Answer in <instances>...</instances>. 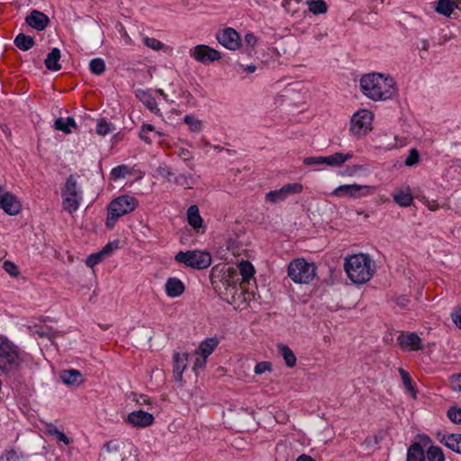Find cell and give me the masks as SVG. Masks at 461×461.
Segmentation results:
<instances>
[{
  "instance_id": "obj_1",
  "label": "cell",
  "mask_w": 461,
  "mask_h": 461,
  "mask_svg": "<svg viewBox=\"0 0 461 461\" xmlns=\"http://www.w3.org/2000/svg\"><path fill=\"white\" fill-rule=\"evenodd\" d=\"M255 267L250 262H242L236 266L219 264L210 274L211 283L225 301L233 307H242L254 299L257 294L254 276Z\"/></svg>"
},
{
  "instance_id": "obj_2",
  "label": "cell",
  "mask_w": 461,
  "mask_h": 461,
  "mask_svg": "<svg viewBox=\"0 0 461 461\" xmlns=\"http://www.w3.org/2000/svg\"><path fill=\"white\" fill-rule=\"evenodd\" d=\"M360 90L366 97L376 101H385L395 93V82L387 74L369 73L364 75L359 82Z\"/></svg>"
},
{
  "instance_id": "obj_3",
  "label": "cell",
  "mask_w": 461,
  "mask_h": 461,
  "mask_svg": "<svg viewBox=\"0 0 461 461\" xmlns=\"http://www.w3.org/2000/svg\"><path fill=\"white\" fill-rule=\"evenodd\" d=\"M344 270L353 283L364 285L373 277L376 272V264L368 254H353L345 259Z\"/></svg>"
},
{
  "instance_id": "obj_4",
  "label": "cell",
  "mask_w": 461,
  "mask_h": 461,
  "mask_svg": "<svg viewBox=\"0 0 461 461\" xmlns=\"http://www.w3.org/2000/svg\"><path fill=\"white\" fill-rule=\"evenodd\" d=\"M137 206L138 201L131 196H122L113 200L107 208V228L113 229L118 219L131 214Z\"/></svg>"
},
{
  "instance_id": "obj_5",
  "label": "cell",
  "mask_w": 461,
  "mask_h": 461,
  "mask_svg": "<svg viewBox=\"0 0 461 461\" xmlns=\"http://www.w3.org/2000/svg\"><path fill=\"white\" fill-rule=\"evenodd\" d=\"M287 273L296 284L307 285L314 281L316 276V267L315 264L308 263L304 259H297L290 263Z\"/></svg>"
},
{
  "instance_id": "obj_6",
  "label": "cell",
  "mask_w": 461,
  "mask_h": 461,
  "mask_svg": "<svg viewBox=\"0 0 461 461\" xmlns=\"http://www.w3.org/2000/svg\"><path fill=\"white\" fill-rule=\"evenodd\" d=\"M64 209L69 214L75 213L80 206L82 201V190L77 181V179L71 176L64 186L63 193Z\"/></svg>"
},
{
  "instance_id": "obj_7",
  "label": "cell",
  "mask_w": 461,
  "mask_h": 461,
  "mask_svg": "<svg viewBox=\"0 0 461 461\" xmlns=\"http://www.w3.org/2000/svg\"><path fill=\"white\" fill-rule=\"evenodd\" d=\"M374 115L369 110L361 109L356 112L350 119L351 134L357 139L368 135L373 126Z\"/></svg>"
},
{
  "instance_id": "obj_8",
  "label": "cell",
  "mask_w": 461,
  "mask_h": 461,
  "mask_svg": "<svg viewBox=\"0 0 461 461\" xmlns=\"http://www.w3.org/2000/svg\"><path fill=\"white\" fill-rule=\"evenodd\" d=\"M176 261L183 263L188 267L196 269H204L211 265L212 258L206 252L191 251L187 253H180L176 256Z\"/></svg>"
},
{
  "instance_id": "obj_9",
  "label": "cell",
  "mask_w": 461,
  "mask_h": 461,
  "mask_svg": "<svg viewBox=\"0 0 461 461\" xmlns=\"http://www.w3.org/2000/svg\"><path fill=\"white\" fill-rule=\"evenodd\" d=\"M1 367L2 369H10L14 367L19 359L18 351L9 340L4 336L1 337Z\"/></svg>"
},
{
  "instance_id": "obj_10",
  "label": "cell",
  "mask_w": 461,
  "mask_h": 461,
  "mask_svg": "<svg viewBox=\"0 0 461 461\" xmlns=\"http://www.w3.org/2000/svg\"><path fill=\"white\" fill-rule=\"evenodd\" d=\"M219 44L230 51H237L242 46V40L238 33L233 28L220 30L216 34Z\"/></svg>"
},
{
  "instance_id": "obj_11",
  "label": "cell",
  "mask_w": 461,
  "mask_h": 461,
  "mask_svg": "<svg viewBox=\"0 0 461 461\" xmlns=\"http://www.w3.org/2000/svg\"><path fill=\"white\" fill-rule=\"evenodd\" d=\"M352 157L350 153H341L337 152L332 155L327 157H310L306 158L304 160L305 165H312V164H326L329 166H340L344 164L346 161L350 160Z\"/></svg>"
},
{
  "instance_id": "obj_12",
  "label": "cell",
  "mask_w": 461,
  "mask_h": 461,
  "mask_svg": "<svg viewBox=\"0 0 461 461\" xmlns=\"http://www.w3.org/2000/svg\"><path fill=\"white\" fill-rule=\"evenodd\" d=\"M374 189L371 187L359 186V185H347L338 188L332 192V195L336 197H347V198H361L368 196L373 192Z\"/></svg>"
},
{
  "instance_id": "obj_13",
  "label": "cell",
  "mask_w": 461,
  "mask_h": 461,
  "mask_svg": "<svg viewBox=\"0 0 461 461\" xmlns=\"http://www.w3.org/2000/svg\"><path fill=\"white\" fill-rule=\"evenodd\" d=\"M397 342L401 349L405 351H418L422 349V339L414 332H401L398 336Z\"/></svg>"
},
{
  "instance_id": "obj_14",
  "label": "cell",
  "mask_w": 461,
  "mask_h": 461,
  "mask_svg": "<svg viewBox=\"0 0 461 461\" xmlns=\"http://www.w3.org/2000/svg\"><path fill=\"white\" fill-rule=\"evenodd\" d=\"M302 190H303V187L301 184L295 183V184L286 185L280 190H274V191H270L269 193H267L266 196V200L272 203H278L291 195L301 193Z\"/></svg>"
},
{
  "instance_id": "obj_15",
  "label": "cell",
  "mask_w": 461,
  "mask_h": 461,
  "mask_svg": "<svg viewBox=\"0 0 461 461\" xmlns=\"http://www.w3.org/2000/svg\"><path fill=\"white\" fill-rule=\"evenodd\" d=\"M192 56L199 63L209 64L221 59V54L216 50L206 45H198L192 50Z\"/></svg>"
},
{
  "instance_id": "obj_16",
  "label": "cell",
  "mask_w": 461,
  "mask_h": 461,
  "mask_svg": "<svg viewBox=\"0 0 461 461\" xmlns=\"http://www.w3.org/2000/svg\"><path fill=\"white\" fill-rule=\"evenodd\" d=\"M218 344L219 340L217 338H208L201 342L197 351L198 360L196 364L198 366V368L204 367L209 356L214 352Z\"/></svg>"
},
{
  "instance_id": "obj_17",
  "label": "cell",
  "mask_w": 461,
  "mask_h": 461,
  "mask_svg": "<svg viewBox=\"0 0 461 461\" xmlns=\"http://www.w3.org/2000/svg\"><path fill=\"white\" fill-rule=\"evenodd\" d=\"M119 247L118 241H113L112 243H108L101 251L98 253H93L86 260V265L89 267H95L97 264L102 263L107 258L111 256L113 253L117 251Z\"/></svg>"
},
{
  "instance_id": "obj_18",
  "label": "cell",
  "mask_w": 461,
  "mask_h": 461,
  "mask_svg": "<svg viewBox=\"0 0 461 461\" xmlns=\"http://www.w3.org/2000/svg\"><path fill=\"white\" fill-rule=\"evenodd\" d=\"M1 207L5 214L15 216L22 212V204L15 195L5 192L1 197Z\"/></svg>"
},
{
  "instance_id": "obj_19",
  "label": "cell",
  "mask_w": 461,
  "mask_h": 461,
  "mask_svg": "<svg viewBox=\"0 0 461 461\" xmlns=\"http://www.w3.org/2000/svg\"><path fill=\"white\" fill-rule=\"evenodd\" d=\"M189 361V355L185 352H175L173 357V375L176 381L181 382L184 370Z\"/></svg>"
},
{
  "instance_id": "obj_20",
  "label": "cell",
  "mask_w": 461,
  "mask_h": 461,
  "mask_svg": "<svg viewBox=\"0 0 461 461\" xmlns=\"http://www.w3.org/2000/svg\"><path fill=\"white\" fill-rule=\"evenodd\" d=\"M128 422L138 427H148L153 423L154 418L144 411H135L128 415Z\"/></svg>"
},
{
  "instance_id": "obj_21",
  "label": "cell",
  "mask_w": 461,
  "mask_h": 461,
  "mask_svg": "<svg viewBox=\"0 0 461 461\" xmlns=\"http://www.w3.org/2000/svg\"><path fill=\"white\" fill-rule=\"evenodd\" d=\"M26 23L29 24L32 28L38 31H43L47 27L49 24V17L39 11H33L27 17Z\"/></svg>"
},
{
  "instance_id": "obj_22",
  "label": "cell",
  "mask_w": 461,
  "mask_h": 461,
  "mask_svg": "<svg viewBox=\"0 0 461 461\" xmlns=\"http://www.w3.org/2000/svg\"><path fill=\"white\" fill-rule=\"evenodd\" d=\"M440 441L443 445L450 449L452 452L461 455V434L460 433H451L439 436Z\"/></svg>"
},
{
  "instance_id": "obj_23",
  "label": "cell",
  "mask_w": 461,
  "mask_h": 461,
  "mask_svg": "<svg viewBox=\"0 0 461 461\" xmlns=\"http://www.w3.org/2000/svg\"><path fill=\"white\" fill-rule=\"evenodd\" d=\"M165 288L168 296L172 298L182 296L185 292L184 284L178 277H170L166 282Z\"/></svg>"
},
{
  "instance_id": "obj_24",
  "label": "cell",
  "mask_w": 461,
  "mask_h": 461,
  "mask_svg": "<svg viewBox=\"0 0 461 461\" xmlns=\"http://www.w3.org/2000/svg\"><path fill=\"white\" fill-rule=\"evenodd\" d=\"M61 379L65 385L70 387H78L83 383L84 377L82 374L77 370H64L61 372Z\"/></svg>"
},
{
  "instance_id": "obj_25",
  "label": "cell",
  "mask_w": 461,
  "mask_h": 461,
  "mask_svg": "<svg viewBox=\"0 0 461 461\" xmlns=\"http://www.w3.org/2000/svg\"><path fill=\"white\" fill-rule=\"evenodd\" d=\"M393 197L395 201L402 207H408L413 204V195L407 187L395 190Z\"/></svg>"
},
{
  "instance_id": "obj_26",
  "label": "cell",
  "mask_w": 461,
  "mask_h": 461,
  "mask_svg": "<svg viewBox=\"0 0 461 461\" xmlns=\"http://www.w3.org/2000/svg\"><path fill=\"white\" fill-rule=\"evenodd\" d=\"M61 60V52L57 48H54L47 56V59L45 60V65L46 67L52 70V71H58L62 66L59 64Z\"/></svg>"
},
{
  "instance_id": "obj_27",
  "label": "cell",
  "mask_w": 461,
  "mask_h": 461,
  "mask_svg": "<svg viewBox=\"0 0 461 461\" xmlns=\"http://www.w3.org/2000/svg\"><path fill=\"white\" fill-rule=\"evenodd\" d=\"M188 221L193 228L200 229L203 226V219L197 205H191L188 210Z\"/></svg>"
},
{
  "instance_id": "obj_28",
  "label": "cell",
  "mask_w": 461,
  "mask_h": 461,
  "mask_svg": "<svg viewBox=\"0 0 461 461\" xmlns=\"http://www.w3.org/2000/svg\"><path fill=\"white\" fill-rule=\"evenodd\" d=\"M407 461H425L424 451L419 443H413L407 452Z\"/></svg>"
},
{
  "instance_id": "obj_29",
  "label": "cell",
  "mask_w": 461,
  "mask_h": 461,
  "mask_svg": "<svg viewBox=\"0 0 461 461\" xmlns=\"http://www.w3.org/2000/svg\"><path fill=\"white\" fill-rule=\"evenodd\" d=\"M55 128L59 131L64 132L65 133H69L72 132L74 128H76V123L72 117L67 118H59L55 122Z\"/></svg>"
},
{
  "instance_id": "obj_30",
  "label": "cell",
  "mask_w": 461,
  "mask_h": 461,
  "mask_svg": "<svg viewBox=\"0 0 461 461\" xmlns=\"http://www.w3.org/2000/svg\"><path fill=\"white\" fill-rule=\"evenodd\" d=\"M15 44L17 48H19L22 51H28L31 48H33L34 45V40L28 35H25L24 34H20L16 36L15 39Z\"/></svg>"
},
{
  "instance_id": "obj_31",
  "label": "cell",
  "mask_w": 461,
  "mask_h": 461,
  "mask_svg": "<svg viewBox=\"0 0 461 461\" xmlns=\"http://www.w3.org/2000/svg\"><path fill=\"white\" fill-rule=\"evenodd\" d=\"M278 350H279V352L281 353L282 357L285 359L286 365L289 368L295 367L296 363V355L294 354V352L287 346L283 344H278Z\"/></svg>"
},
{
  "instance_id": "obj_32",
  "label": "cell",
  "mask_w": 461,
  "mask_h": 461,
  "mask_svg": "<svg viewBox=\"0 0 461 461\" xmlns=\"http://www.w3.org/2000/svg\"><path fill=\"white\" fill-rule=\"evenodd\" d=\"M455 3L452 1H440L436 6V11L445 16H451L455 9Z\"/></svg>"
},
{
  "instance_id": "obj_33",
  "label": "cell",
  "mask_w": 461,
  "mask_h": 461,
  "mask_svg": "<svg viewBox=\"0 0 461 461\" xmlns=\"http://www.w3.org/2000/svg\"><path fill=\"white\" fill-rule=\"evenodd\" d=\"M399 373H400L401 378L403 379V383L404 387H405V389H407L409 393L412 395L413 398L416 397V394L417 393H416V390L413 387V382H412V379H411L409 373L403 369H399Z\"/></svg>"
},
{
  "instance_id": "obj_34",
  "label": "cell",
  "mask_w": 461,
  "mask_h": 461,
  "mask_svg": "<svg viewBox=\"0 0 461 461\" xmlns=\"http://www.w3.org/2000/svg\"><path fill=\"white\" fill-rule=\"evenodd\" d=\"M308 8L315 15H322L327 12V5L324 1H312L308 3Z\"/></svg>"
},
{
  "instance_id": "obj_35",
  "label": "cell",
  "mask_w": 461,
  "mask_h": 461,
  "mask_svg": "<svg viewBox=\"0 0 461 461\" xmlns=\"http://www.w3.org/2000/svg\"><path fill=\"white\" fill-rule=\"evenodd\" d=\"M427 457L430 461H445L444 453L440 448L436 446L430 447L428 450Z\"/></svg>"
},
{
  "instance_id": "obj_36",
  "label": "cell",
  "mask_w": 461,
  "mask_h": 461,
  "mask_svg": "<svg viewBox=\"0 0 461 461\" xmlns=\"http://www.w3.org/2000/svg\"><path fill=\"white\" fill-rule=\"evenodd\" d=\"M89 68L94 74L99 75L105 71L106 69V64L103 61L102 59L97 58L94 59L89 64Z\"/></svg>"
},
{
  "instance_id": "obj_37",
  "label": "cell",
  "mask_w": 461,
  "mask_h": 461,
  "mask_svg": "<svg viewBox=\"0 0 461 461\" xmlns=\"http://www.w3.org/2000/svg\"><path fill=\"white\" fill-rule=\"evenodd\" d=\"M449 419L457 425H461V408L452 407L447 413Z\"/></svg>"
},
{
  "instance_id": "obj_38",
  "label": "cell",
  "mask_w": 461,
  "mask_h": 461,
  "mask_svg": "<svg viewBox=\"0 0 461 461\" xmlns=\"http://www.w3.org/2000/svg\"><path fill=\"white\" fill-rule=\"evenodd\" d=\"M48 432L52 436L56 438L60 442H64V444H68L69 442H68V438L66 437L63 432H60L58 429L54 425H52V424L49 425Z\"/></svg>"
},
{
  "instance_id": "obj_39",
  "label": "cell",
  "mask_w": 461,
  "mask_h": 461,
  "mask_svg": "<svg viewBox=\"0 0 461 461\" xmlns=\"http://www.w3.org/2000/svg\"><path fill=\"white\" fill-rule=\"evenodd\" d=\"M3 268L12 277H17L20 274L18 267L15 265V263L10 261H5L3 264Z\"/></svg>"
},
{
  "instance_id": "obj_40",
  "label": "cell",
  "mask_w": 461,
  "mask_h": 461,
  "mask_svg": "<svg viewBox=\"0 0 461 461\" xmlns=\"http://www.w3.org/2000/svg\"><path fill=\"white\" fill-rule=\"evenodd\" d=\"M112 126L105 120H100L98 122L97 126V133L99 135H106L109 132L111 131Z\"/></svg>"
},
{
  "instance_id": "obj_41",
  "label": "cell",
  "mask_w": 461,
  "mask_h": 461,
  "mask_svg": "<svg viewBox=\"0 0 461 461\" xmlns=\"http://www.w3.org/2000/svg\"><path fill=\"white\" fill-rule=\"evenodd\" d=\"M1 461H20V458L15 451L8 450L2 454Z\"/></svg>"
},
{
  "instance_id": "obj_42",
  "label": "cell",
  "mask_w": 461,
  "mask_h": 461,
  "mask_svg": "<svg viewBox=\"0 0 461 461\" xmlns=\"http://www.w3.org/2000/svg\"><path fill=\"white\" fill-rule=\"evenodd\" d=\"M272 370V364L270 362H261L255 367V369H254V372L257 375H261V374L265 373L267 371H271Z\"/></svg>"
},
{
  "instance_id": "obj_43",
  "label": "cell",
  "mask_w": 461,
  "mask_h": 461,
  "mask_svg": "<svg viewBox=\"0 0 461 461\" xmlns=\"http://www.w3.org/2000/svg\"><path fill=\"white\" fill-rule=\"evenodd\" d=\"M449 381H450L452 389L461 392V373L453 375L450 378Z\"/></svg>"
},
{
  "instance_id": "obj_44",
  "label": "cell",
  "mask_w": 461,
  "mask_h": 461,
  "mask_svg": "<svg viewBox=\"0 0 461 461\" xmlns=\"http://www.w3.org/2000/svg\"><path fill=\"white\" fill-rule=\"evenodd\" d=\"M451 317H452V320L454 325L461 330V307H456L454 310L452 311V315H451Z\"/></svg>"
},
{
  "instance_id": "obj_45",
  "label": "cell",
  "mask_w": 461,
  "mask_h": 461,
  "mask_svg": "<svg viewBox=\"0 0 461 461\" xmlns=\"http://www.w3.org/2000/svg\"><path fill=\"white\" fill-rule=\"evenodd\" d=\"M418 161H419V153L415 149H413V151L410 152V155L408 156L405 164L407 166H413L416 164Z\"/></svg>"
},
{
  "instance_id": "obj_46",
  "label": "cell",
  "mask_w": 461,
  "mask_h": 461,
  "mask_svg": "<svg viewBox=\"0 0 461 461\" xmlns=\"http://www.w3.org/2000/svg\"><path fill=\"white\" fill-rule=\"evenodd\" d=\"M146 44L150 47V48L153 49V50H160L161 48H163V44H161L159 41H156L154 39H147L146 40Z\"/></svg>"
},
{
  "instance_id": "obj_47",
  "label": "cell",
  "mask_w": 461,
  "mask_h": 461,
  "mask_svg": "<svg viewBox=\"0 0 461 461\" xmlns=\"http://www.w3.org/2000/svg\"><path fill=\"white\" fill-rule=\"evenodd\" d=\"M297 461H316V460H314L312 457L308 456V455H301L297 459Z\"/></svg>"
},
{
  "instance_id": "obj_48",
  "label": "cell",
  "mask_w": 461,
  "mask_h": 461,
  "mask_svg": "<svg viewBox=\"0 0 461 461\" xmlns=\"http://www.w3.org/2000/svg\"><path fill=\"white\" fill-rule=\"evenodd\" d=\"M246 41H247L249 44H252V41H253V43H255L256 39L254 38V36H253V35H247V36H246Z\"/></svg>"
}]
</instances>
